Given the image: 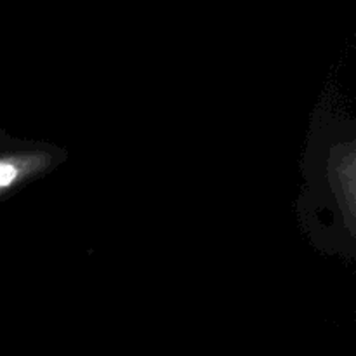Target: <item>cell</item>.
<instances>
[{
    "label": "cell",
    "instance_id": "obj_1",
    "mask_svg": "<svg viewBox=\"0 0 356 356\" xmlns=\"http://www.w3.org/2000/svg\"><path fill=\"white\" fill-rule=\"evenodd\" d=\"M24 174V160L14 153L0 149V195L16 186Z\"/></svg>",
    "mask_w": 356,
    "mask_h": 356
}]
</instances>
